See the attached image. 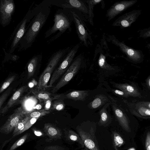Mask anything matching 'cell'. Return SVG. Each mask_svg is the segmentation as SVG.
I'll return each instance as SVG.
<instances>
[{"label": "cell", "instance_id": "6da1fadb", "mask_svg": "<svg viewBox=\"0 0 150 150\" xmlns=\"http://www.w3.org/2000/svg\"><path fill=\"white\" fill-rule=\"evenodd\" d=\"M51 6L48 0H45L33 8V16L19 42L18 50H25L32 46L49 17Z\"/></svg>", "mask_w": 150, "mask_h": 150}, {"label": "cell", "instance_id": "7a4b0ae2", "mask_svg": "<svg viewBox=\"0 0 150 150\" xmlns=\"http://www.w3.org/2000/svg\"><path fill=\"white\" fill-rule=\"evenodd\" d=\"M73 15L69 8L58 9L54 16L53 25L45 33L44 38H47L52 35L46 42L49 44L61 36L67 30L71 31V25L73 22Z\"/></svg>", "mask_w": 150, "mask_h": 150}, {"label": "cell", "instance_id": "3957f363", "mask_svg": "<svg viewBox=\"0 0 150 150\" xmlns=\"http://www.w3.org/2000/svg\"><path fill=\"white\" fill-rule=\"evenodd\" d=\"M72 46L60 49L53 53L49 59L47 64L39 78L36 89L46 90L51 75L57 65L63 59Z\"/></svg>", "mask_w": 150, "mask_h": 150}, {"label": "cell", "instance_id": "277c9868", "mask_svg": "<svg viewBox=\"0 0 150 150\" xmlns=\"http://www.w3.org/2000/svg\"><path fill=\"white\" fill-rule=\"evenodd\" d=\"M73 15V22L80 41V44L86 47L88 46L91 39L88 30L84 22V17L79 10L75 8H69Z\"/></svg>", "mask_w": 150, "mask_h": 150}, {"label": "cell", "instance_id": "5b68a950", "mask_svg": "<svg viewBox=\"0 0 150 150\" xmlns=\"http://www.w3.org/2000/svg\"><path fill=\"white\" fill-rule=\"evenodd\" d=\"M80 43L72 46L71 48L60 63L58 67L53 72L50 78L47 88L53 84L69 67L73 61L80 46Z\"/></svg>", "mask_w": 150, "mask_h": 150}, {"label": "cell", "instance_id": "8992f818", "mask_svg": "<svg viewBox=\"0 0 150 150\" xmlns=\"http://www.w3.org/2000/svg\"><path fill=\"white\" fill-rule=\"evenodd\" d=\"M34 15L33 8L31 10L30 8L24 17L15 29L9 40L10 41L12 39L9 51V54L13 53L18 47L19 42L25 32L27 23L30 21Z\"/></svg>", "mask_w": 150, "mask_h": 150}, {"label": "cell", "instance_id": "52a82bcc", "mask_svg": "<svg viewBox=\"0 0 150 150\" xmlns=\"http://www.w3.org/2000/svg\"><path fill=\"white\" fill-rule=\"evenodd\" d=\"M83 57L81 54L74 58L71 64L61 79L52 88V93H54L67 84L74 76L81 67Z\"/></svg>", "mask_w": 150, "mask_h": 150}, {"label": "cell", "instance_id": "ba28073f", "mask_svg": "<svg viewBox=\"0 0 150 150\" xmlns=\"http://www.w3.org/2000/svg\"><path fill=\"white\" fill-rule=\"evenodd\" d=\"M29 113L20 107L16 109L0 128V132L8 134L14 130L19 122Z\"/></svg>", "mask_w": 150, "mask_h": 150}, {"label": "cell", "instance_id": "9c48e42d", "mask_svg": "<svg viewBox=\"0 0 150 150\" xmlns=\"http://www.w3.org/2000/svg\"><path fill=\"white\" fill-rule=\"evenodd\" d=\"M130 112L134 115L144 118H150V103L149 101H141L129 102L123 99Z\"/></svg>", "mask_w": 150, "mask_h": 150}, {"label": "cell", "instance_id": "30bf717a", "mask_svg": "<svg viewBox=\"0 0 150 150\" xmlns=\"http://www.w3.org/2000/svg\"><path fill=\"white\" fill-rule=\"evenodd\" d=\"M15 8L13 0H0V25L3 27L8 25Z\"/></svg>", "mask_w": 150, "mask_h": 150}, {"label": "cell", "instance_id": "8fae6325", "mask_svg": "<svg viewBox=\"0 0 150 150\" xmlns=\"http://www.w3.org/2000/svg\"><path fill=\"white\" fill-rule=\"evenodd\" d=\"M137 0H123L115 2L108 10L106 16L108 21L136 4Z\"/></svg>", "mask_w": 150, "mask_h": 150}, {"label": "cell", "instance_id": "7c38bea8", "mask_svg": "<svg viewBox=\"0 0 150 150\" xmlns=\"http://www.w3.org/2000/svg\"><path fill=\"white\" fill-rule=\"evenodd\" d=\"M54 5L62 8H75L79 11L84 15H88L87 4L84 0H55Z\"/></svg>", "mask_w": 150, "mask_h": 150}, {"label": "cell", "instance_id": "4fadbf2b", "mask_svg": "<svg viewBox=\"0 0 150 150\" xmlns=\"http://www.w3.org/2000/svg\"><path fill=\"white\" fill-rule=\"evenodd\" d=\"M141 10H135L126 13L118 18L112 24L114 26L125 28L130 26L141 14Z\"/></svg>", "mask_w": 150, "mask_h": 150}, {"label": "cell", "instance_id": "5bb4252c", "mask_svg": "<svg viewBox=\"0 0 150 150\" xmlns=\"http://www.w3.org/2000/svg\"><path fill=\"white\" fill-rule=\"evenodd\" d=\"M110 103L115 116L120 125L126 131H130L128 119L124 112L117 103L116 100L112 97L109 96Z\"/></svg>", "mask_w": 150, "mask_h": 150}, {"label": "cell", "instance_id": "9a60e30c", "mask_svg": "<svg viewBox=\"0 0 150 150\" xmlns=\"http://www.w3.org/2000/svg\"><path fill=\"white\" fill-rule=\"evenodd\" d=\"M112 42L119 47L122 52L132 61L138 62L140 61L143 57L142 52L128 46L123 42H120L116 39L112 40Z\"/></svg>", "mask_w": 150, "mask_h": 150}, {"label": "cell", "instance_id": "2e32d148", "mask_svg": "<svg viewBox=\"0 0 150 150\" xmlns=\"http://www.w3.org/2000/svg\"><path fill=\"white\" fill-rule=\"evenodd\" d=\"M84 145L88 150H100L94 134H90L81 129H77Z\"/></svg>", "mask_w": 150, "mask_h": 150}, {"label": "cell", "instance_id": "e0dca14e", "mask_svg": "<svg viewBox=\"0 0 150 150\" xmlns=\"http://www.w3.org/2000/svg\"><path fill=\"white\" fill-rule=\"evenodd\" d=\"M88 95V92L86 90H76L71 91L67 94H54L53 95V100L64 99H71L74 100L84 101Z\"/></svg>", "mask_w": 150, "mask_h": 150}, {"label": "cell", "instance_id": "ac0fdd59", "mask_svg": "<svg viewBox=\"0 0 150 150\" xmlns=\"http://www.w3.org/2000/svg\"><path fill=\"white\" fill-rule=\"evenodd\" d=\"M28 88L26 86H21L17 90L8 101L5 106L1 111L0 113L4 114L11 108L16 104L21 98L24 93Z\"/></svg>", "mask_w": 150, "mask_h": 150}, {"label": "cell", "instance_id": "d6986e66", "mask_svg": "<svg viewBox=\"0 0 150 150\" xmlns=\"http://www.w3.org/2000/svg\"><path fill=\"white\" fill-rule=\"evenodd\" d=\"M115 87L126 93L129 96L141 98V94L136 87L127 83H115Z\"/></svg>", "mask_w": 150, "mask_h": 150}, {"label": "cell", "instance_id": "ffe728a7", "mask_svg": "<svg viewBox=\"0 0 150 150\" xmlns=\"http://www.w3.org/2000/svg\"><path fill=\"white\" fill-rule=\"evenodd\" d=\"M42 58V54H39L35 55L30 59L27 65L28 79H30L33 75Z\"/></svg>", "mask_w": 150, "mask_h": 150}, {"label": "cell", "instance_id": "44dd1931", "mask_svg": "<svg viewBox=\"0 0 150 150\" xmlns=\"http://www.w3.org/2000/svg\"><path fill=\"white\" fill-rule=\"evenodd\" d=\"M44 130L47 134L52 139H60L62 134L59 130L50 123H46L44 126Z\"/></svg>", "mask_w": 150, "mask_h": 150}, {"label": "cell", "instance_id": "7402d4cb", "mask_svg": "<svg viewBox=\"0 0 150 150\" xmlns=\"http://www.w3.org/2000/svg\"><path fill=\"white\" fill-rule=\"evenodd\" d=\"M110 100L103 95H99L96 96L94 100L89 104V107L92 109H95L101 106L103 104L110 102Z\"/></svg>", "mask_w": 150, "mask_h": 150}, {"label": "cell", "instance_id": "603a6c76", "mask_svg": "<svg viewBox=\"0 0 150 150\" xmlns=\"http://www.w3.org/2000/svg\"><path fill=\"white\" fill-rule=\"evenodd\" d=\"M84 1L87 4L88 11V21L91 25L93 26V19L94 17L93 13V7L95 5L101 1L102 0H84Z\"/></svg>", "mask_w": 150, "mask_h": 150}, {"label": "cell", "instance_id": "cb8c5ba5", "mask_svg": "<svg viewBox=\"0 0 150 150\" xmlns=\"http://www.w3.org/2000/svg\"><path fill=\"white\" fill-rule=\"evenodd\" d=\"M31 91L35 96L40 101H44L52 98L53 94L46 90H38L36 88L32 89Z\"/></svg>", "mask_w": 150, "mask_h": 150}, {"label": "cell", "instance_id": "d4e9b609", "mask_svg": "<svg viewBox=\"0 0 150 150\" xmlns=\"http://www.w3.org/2000/svg\"><path fill=\"white\" fill-rule=\"evenodd\" d=\"M30 119V118L28 115L26 116L19 122L13 130L12 138L21 134V132L24 128L25 124Z\"/></svg>", "mask_w": 150, "mask_h": 150}, {"label": "cell", "instance_id": "484cf974", "mask_svg": "<svg viewBox=\"0 0 150 150\" xmlns=\"http://www.w3.org/2000/svg\"><path fill=\"white\" fill-rule=\"evenodd\" d=\"M110 104V102L107 103L99 112L100 117V121L102 123H105L108 120L109 115L107 109Z\"/></svg>", "mask_w": 150, "mask_h": 150}, {"label": "cell", "instance_id": "4316f807", "mask_svg": "<svg viewBox=\"0 0 150 150\" xmlns=\"http://www.w3.org/2000/svg\"><path fill=\"white\" fill-rule=\"evenodd\" d=\"M52 110H47L45 109L30 112L28 116L30 118H39L50 113Z\"/></svg>", "mask_w": 150, "mask_h": 150}, {"label": "cell", "instance_id": "83f0119b", "mask_svg": "<svg viewBox=\"0 0 150 150\" xmlns=\"http://www.w3.org/2000/svg\"><path fill=\"white\" fill-rule=\"evenodd\" d=\"M65 107V104L63 100L57 99L52 104L50 110L60 111L64 110Z\"/></svg>", "mask_w": 150, "mask_h": 150}, {"label": "cell", "instance_id": "f1b7e54d", "mask_svg": "<svg viewBox=\"0 0 150 150\" xmlns=\"http://www.w3.org/2000/svg\"><path fill=\"white\" fill-rule=\"evenodd\" d=\"M68 137L71 140L77 142L80 144L83 147H84V144L79 136L73 131L72 130L69 131Z\"/></svg>", "mask_w": 150, "mask_h": 150}, {"label": "cell", "instance_id": "f546056e", "mask_svg": "<svg viewBox=\"0 0 150 150\" xmlns=\"http://www.w3.org/2000/svg\"><path fill=\"white\" fill-rule=\"evenodd\" d=\"M28 136V134L23 135L17 140L11 146L9 150H14L18 147L21 146L25 142Z\"/></svg>", "mask_w": 150, "mask_h": 150}, {"label": "cell", "instance_id": "4dcf8cb0", "mask_svg": "<svg viewBox=\"0 0 150 150\" xmlns=\"http://www.w3.org/2000/svg\"><path fill=\"white\" fill-rule=\"evenodd\" d=\"M98 64L99 66L103 69L112 70L113 69L106 63L105 60V57L103 54H100L98 59Z\"/></svg>", "mask_w": 150, "mask_h": 150}, {"label": "cell", "instance_id": "1f68e13d", "mask_svg": "<svg viewBox=\"0 0 150 150\" xmlns=\"http://www.w3.org/2000/svg\"><path fill=\"white\" fill-rule=\"evenodd\" d=\"M15 75L11 76L3 83L0 88V94L8 87L15 79Z\"/></svg>", "mask_w": 150, "mask_h": 150}, {"label": "cell", "instance_id": "d6a6232c", "mask_svg": "<svg viewBox=\"0 0 150 150\" xmlns=\"http://www.w3.org/2000/svg\"><path fill=\"white\" fill-rule=\"evenodd\" d=\"M12 90L11 87L9 88L0 96V110L2 106L11 93Z\"/></svg>", "mask_w": 150, "mask_h": 150}, {"label": "cell", "instance_id": "836d02e7", "mask_svg": "<svg viewBox=\"0 0 150 150\" xmlns=\"http://www.w3.org/2000/svg\"><path fill=\"white\" fill-rule=\"evenodd\" d=\"M39 118H31L25 124L21 133L30 128Z\"/></svg>", "mask_w": 150, "mask_h": 150}, {"label": "cell", "instance_id": "e575fe53", "mask_svg": "<svg viewBox=\"0 0 150 150\" xmlns=\"http://www.w3.org/2000/svg\"><path fill=\"white\" fill-rule=\"evenodd\" d=\"M114 139L117 145H120L123 144L124 140L118 134L114 135Z\"/></svg>", "mask_w": 150, "mask_h": 150}, {"label": "cell", "instance_id": "d590c367", "mask_svg": "<svg viewBox=\"0 0 150 150\" xmlns=\"http://www.w3.org/2000/svg\"><path fill=\"white\" fill-rule=\"evenodd\" d=\"M112 91L113 93L122 97L125 98H128L129 97L126 93L121 90L112 89Z\"/></svg>", "mask_w": 150, "mask_h": 150}, {"label": "cell", "instance_id": "8d00e7d4", "mask_svg": "<svg viewBox=\"0 0 150 150\" xmlns=\"http://www.w3.org/2000/svg\"><path fill=\"white\" fill-rule=\"evenodd\" d=\"M52 97L44 101L45 103V109L47 110H50L52 105V101L53 100Z\"/></svg>", "mask_w": 150, "mask_h": 150}, {"label": "cell", "instance_id": "74e56055", "mask_svg": "<svg viewBox=\"0 0 150 150\" xmlns=\"http://www.w3.org/2000/svg\"><path fill=\"white\" fill-rule=\"evenodd\" d=\"M146 150H150V134L149 132L147 133L145 142Z\"/></svg>", "mask_w": 150, "mask_h": 150}, {"label": "cell", "instance_id": "f35d334b", "mask_svg": "<svg viewBox=\"0 0 150 150\" xmlns=\"http://www.w3.org/2000/svg\"><path fill=\"white\" fill-rule=\"evenodd\" d=\"M64 149L62 147L57 146H49L45 148V150H63Z\"/></svg>", "mask_w": 150, "mask_h": 150}, {"label": "cell", "instance_id": "ab89813d", "mask_svg": "<svg viewBox=\"0 0 150 150\" xmlns=\"http://www.w3.org/2000/svg\"><path fill=\"white\" fill-rule=\"evenodd\" d=\"M33 131L34 134L37 136H40L42 135V132L39 131L38 130L35 129L33 128Z\"/></svg>", "mask_w": 150, "mask_h": 150}, {"label": "cell", "instance_id": "60d3db41", "mask_svg": "<svg viewBox=\"0 0 150 150\" xmlns=\"http://www.w3.org/2000/svg\"><path fill=\"white\" fill-rule=\"evenodd\" d=\"M146 83L149 89L150 87V76H149L148 78L146 79Z\"/></svg>", "mask_w": 150, "mask_h": 150}, {"label": "cell", "instance_id": "b9f144b4", "mask_svg": "<svg viewBox=\"0 0 150 150\" xmlns=\"http://www.w3.org/2000/svg\"><path fill=\"white\" fill-rule=\"evenodd\" d=\"M82 150H88L86 148L84 149H82Z\"/></svg>", "mask_w": 150, "mask_h": 150}, {"label": "cell", "instance_id": "7bdbcfd3", "mask_svg": "<svg viewBox=\"0 0 150 150\" xmlns=\"http://www.w3.org/2000/svg\"><path fill=\"white\" fill-rule=\"evenodd\" d=\"M129 150H134V149H129Z\"/></svg>", "mask_w": 150, "mask_h": 150}]
</instances>
